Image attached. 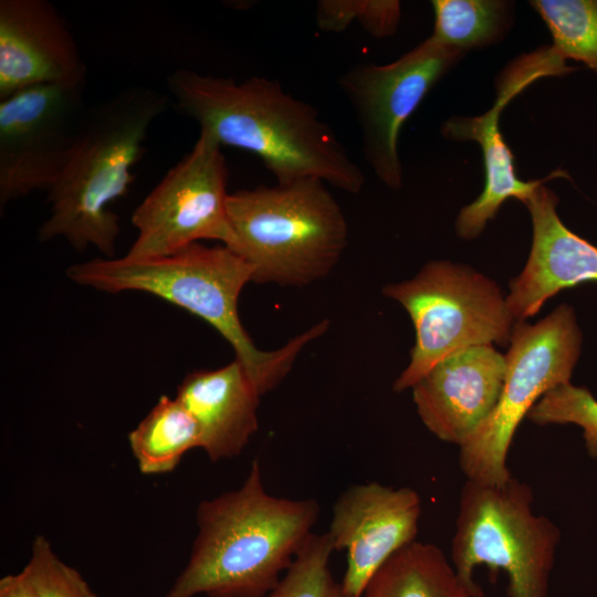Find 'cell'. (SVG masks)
Listing matches in <instances>:
<instances>
[{"mask_svg":"<svg viewBox=\"0 0 597 597\" xmlns=\"http://www.w3.org/2000/svg\"><path fill=\"white\" fill-rule=\"evenodd\" d=\"M544 75L543 69L534 59L524 56L504 73L499 83L495 103L486 113L473 117H451L441 126V134L448 139L476 142L483 157L484 188L473 202L461 209L455 222L459 237H478L507 199L515 198L524 203L546 180L566 176L565 171L557 170L540 180L520 179L516 176L513 153L500 132L499 118L505 105Z\"/></svg>","mask_w":597,"mask_h":597,"instance_id":"cell-15","label":"cell"},{"mask_svg":"<svg viewBox=\"0 0 597 597\" xmlns=\"http://www.w3.org/2000/svg\"><path fill=\"white\" fill-rule=\"evenodd\" d=\"M262 396L241 362L189 373L176 398L196 420L200 449L217 462L238 457L256 432Z\"/></svg>","mask_w":597,"mask_h":597,"instance_id":"cell-17","label":"cell"},{"mask_svg":"<svg viewBox=\"0 0 597 597\" xmlns=\"http://www.w3.org/2000/svg\"><path fill=\"white\" fill-rule=\"evenodd\" d=\"M524 203L533 223L532 248L525 268L511 280L506 296L517 321L534 316L562 290L597 283V247L561 221L557 196L543 184Z\"/></svg>","mask_w":597,"mask_h":597,"instance_id":"cell-16","label":"cell"},{"mask_svg":"<svg viewBox=\"0 0 597 597\" xmlns=\"http://www.w3.org/2000/svg\"><path fill=\"white\" fill-rule=\"evenodd\" d=\"M512 4L502 0H433L431 36L464 53L492 45L510 30Z\"/></svg>","mask_w":597,"mask_h":597,"instance_id":"cell-20","label":"cell"},{"mask_svg":"<svg viewBox=\"0 0 597 597\" xmlns=\"http://www.w3.org/2000/svg\"><path fill=\"white\" fill-rule=\"evenodd\" d=\"M86 82L64 18L46 0H0V101L23 90Z\"/></svg>","mask_w":597,"mask_h":597,"instance_id":"cell-14","label":"cell"},{"mask_svg":"<svg viewBox=\"0 0 597 597\" xmlns=\"http://www.w3.org/2000/svg\"><path fill=\"white\" fill-rule=\"evenodd\" d=\"M527 418L541 426H579L589 455L597 459V400L586 387L567 383L553 388L533 406Z\"/></svg>","mask_w":597,"mask_h":597,"instance_id":"cell-23","label":"cell"},{"mask_svg":"<svg viewBox=\"0 0 597 597\" xmlns=\"http://www.w3.org/2000/svg\"><path fill=\"white\" fill-rule=\"evenodd\" d=\"M168 103L158 90L133 86L87 108L69 158L46 191L51 214L39 228V241L62 238L78 251L94 247L114 258L121 226L111 206L128 193L149 129Z\"/></svg>","mask_w":597,"mask_h":597,"instance_id":"cell-4","label":"cell"},{"mask_svg":"<svg viewBox=\"0 0 597 597\" xmlns=\"http://www.w3.org/2000/svg\"><path fill=\"white\" fill-rule=\"evenodd\" d=\"M464 55L431 35L396 61L358 64L338 77L360 132L367 165L385 186L402 185L398 139L428 92Z\"/></svg>","mask_w":597,"mask_h":597,"instance_id":"cell-10","label":"cell"},{"mask_svg":"<svg viewBox=\"0 0 597 597\" xmlns=\"http://www.w3.org/2000/svg\"><path fill=\"white\" fill-rule=\"evenodd\" d=\"M167 88L181 114L221 146L261 159L277 184L314 178L359 193L365 177L315 107L263 76L243 81L178 69Z\"/></svg>","mask_w":597,"mask_h":597,"instance_id":"cell-1","label":"cell"},{"mask_svg":"<svg viewBox=\"0 0 597 597\" xmlns=\"http://www.w3.org/2000/svg\"><path fill=\"white\" fill-rule=\"evenodd\" d=\"M530 4L553 36L551 49L564 61L597 73V0H533Z\"/></svg>","mask_w":597,"mask_h":597,"instance_id":"cell-21","label":"cell"},{"mask_svg":"<svg viewBox=\"0 0 597 597\" xmlns=\"http://www.w3.org/2000/svg\"><path fill=\"white\" fill-rule=\"evenodd\" d=\"M24 569L42 597H97L82 575L54 553L43 535L33 540Z\"/></svg>","mask_w":597,"mask_h":597,"instance_id":"cell-25","label":"cell"},{"mask_svg":"<svg viewBox=\"0 0 597 597\" xmlns=\"http://www.w3.org/2000/svg\"><path fill=\"white\" fill-rule=\"evenodd\" d=\"M505 374L506 358L492 345L449 354L411 387L422 423L438 439L460 446L494 410Z\"/></svg>","mask_w":597,"mask_h":597,"instance_id":"cell-13","label":"cell"},{"mask_svg":"<svg viewBox=\"0 0 597 597\" xmlns=\"http://www.w3.org/2000/svg\"><path fill=\"white\" fill-rule=\"evenodd\" d=\"M0 597H42L29 574L23 568L0 579Z\"/></svg>","mask_w":597,"mask_h":597,"instance_id":"cell-26","label":"cell"},{"mask_svg":"<svg viewBox=\"0 0 597 597\" xmlns=\"http://www.w3.org/2000/svg\"><path fill=\"white\" fill-rule=\"evenodd\" d=\"M66 275L97 291L149 293L202 318L232 346L261 396L281 384L302 349L329 325L324 320L275 350L258 348L238 312L240 293L252 282V269L220 243L197 242L155 258H96L71 265Z\"/></svg>","mask_w":597,"mask_h":597,"instance_id":"cell-3","label":"cell"},{"mask_svg":"<svg viewBox=\"0 0 597 597\" xmlns=\"http://www.w3.org/2000/svg\"><path fill=\"white\" fill-rule=\"evenodd\" d=\"M221 147L211 135L199 132L192 148L134 210L137 237L125 256L168 255L201 240L232 248L228 169Z\"/></svg>","mask_w":597,"mask_h":597,"instance_id":"cell-9","label":"cell"},{"mask_svg":"<svg viewBox=\"0 0 597 597\" xmlns=\"http://www.w3.org/2000/svg\"><path fill=\"white\" fill-rule=\"evenodd\" d=\"M231 248L252 282L305 286L327 276L347 245V222L325 182L298 179L229 193Z\"/></svg>","mask_w":597,"mask_h":597,"instance_id":"cell-5","label":"cell"},{"mask_svg":"<svg viewBox=\"0 0 597 597\" xmlns=\"http://www.w3.org/2000/svg\"><path fill=\"white\" fill-rule=\"evenodd\" d=\"M559 530L533 509L528 484L513 475L503 484L467 480L459 499L451 563L474 597L476 567L502 569L510 597H548Z\"/></svg>","mask_w":597,"mask_h":597,"instance_id":"cell-6","label":"cell"},{"mask_svg":"<svg viewBox=\"0 0 597 597\" xmlns=\"http://www.w3.org/2000/svg\"><path fill=\"white\" fill-rule=\"evenodd\" d=\"M360 597H474L434 544L412 542L373 575Z\"/></svg>","mask_w":597,"mask_h":597,"instance_id":"cell-18","label":"cell"},{"mask_svg":"<svg viewBox=\"0 0 597 597\" xmlns=\"http://www.w3.org/2000/svg\"><path fill=\"white\" fill-rule=\"evenodd\" d=\"M333 551L327 532L312 533L266 597H348L331 574L328 563Z\"/></svg>","mask_w":597,"mask_h":597,"instance_id":"cell-22","label":"cell"},{"mask_svg":"<svg viewBox=\"0 0 597 597\" xmlns=\"http://www.w3.org/2000/svg\"><path fill=\"white\" fill-rule=\"evenodd\" d=\"M314 499L270 494L259 460L235 490L201 501L189 561L163 597H266L311 536Z\"/></svg>","mask_w":597,"mask_h":597,"instance_id":"cell-2","label":"cell"},{"mask_svg":"<svg viewBox=\"0 0 597 597\" xmlns=\"http://www.w3.org/2000/svg\"><path fill=\"white\" fill-rule=\"evenodd\" d=\"M420 515L421 499L408 486L367 482L338 496L327 534L335 551H346L341 584L348 597H360L383 564L416 541Z\"/></svg>","mask_w":597,"mask_h":597,"instance_id":"cell-12","label":"cell"},{"mask_svg":"<svg viewBox=\"0 0 597 597\" xmlns=\"http://www.w3.org/2000/svg\"><path fill=\"white\" fill-rule=\"evenodd\" d=\"M130 451L144 474L171 472L190 450L200 448V431L177 398L161 396L128 434Z\"/></svg>","mask_w":597,"mask_h":597,"instance_id":"cell-19","label":"cell"},{"mask_svg":"<svg viewBox=\"0 0 597 597\" xmlns=\"http://www.w3.org/2000/svg\"><path fill=\"white\" fill-rule=\"evenodd\" d=\"M582 339L574 310L566 304L535 324L516 323L499 401L459 446V463L467 480L503 484L512 476L506 459L519 425L547 391L570 383Z\"/></svg>","mask_w":597,"mask_h":597,"instance_id":"cell-8","label":"cell"},{"mask_svg":"<svg viewBox=\"0 0 597 597\" xmlns=\"http://www.w3.org/2000/svg\"><path fill=\"white\" fill-rule=\"evenodd\" d=\"M400 303L416 331L409 365L394 390L411 388L439 360L475 345H506L514 317L492 280L460 264L429 262L411 280L384 287Z\"/></svg>","mask_w":597,"mask_h":597,"instance_id":"cell-7","label":"cell"},{"mask_svg":"<svg viewBox=\"0 0 597 597\" xmlns=\"http://www.w3.org/2000/svg\"><path fill=\"white\" fill-rule=\"evenodd\" d=\"M86 82L45 84L0 101V207L48 191L87 111Z\"/></svg>","mask_w":597,"mask_h":597,"instance_id":"cell-11","label":"cell"},{"mask_svg":"<svg viewBox=\"0 0 597 597\" xmlns=\"http://www.w3.org/2000/svg\"><path fill=\"white\" fill-rule=\"evenodd\" d=\"M396 0H321L316 4V23L324 32H342L357 21L371 36L394 34L400 20Z\"/></svg>","mask_w":597,"mask_h":597,"instance_id":"cell-24","label":"cell"}]
</instances>
